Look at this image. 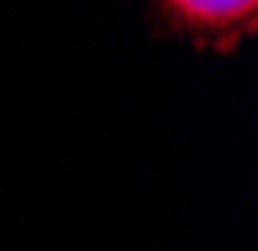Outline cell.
Masks as SVG:
<instances>
[{
	"instance_id": "1",
	"label": "cell",
	"mask_w": 258,
	"mask_h": 251,
	"mask_svg": "<svg viewBox=\"0 0 258 251\" xmlns=\"http://www.w3.org/2000/svg\"><path fill=\"white\" fill-rule=\"evenodd\" d=\"M164 14V21L174 32L188 35L196 45H210V49H234L244 35H251L258 25V7L251 0L237 4H220V0H174L157 7Z\"/></svg>"
}]
</instances>
